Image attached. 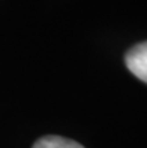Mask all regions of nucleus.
Listing matches in <instances>:
<instances>
[{
    "instance_id": "nucleus-1",
    "label": "nucleus",
    "mask_w": 147,
    "mask_h": 148,
    "mask_svg": "<svg viewBox=\"0 0 147 148\" xmlns=\"http://www.w3.org/2000/svg\"><path fill=\"white\" fill-rule=\"evenodd\" d=\"M125 63L134 76L147 84V40L137 43L131 49H128Z\"/></svg>"
},
{
    "instance_id": "nucleus-2",
    "label": "nucleus",
    "mask_w": 147,
    "mask_h": 148,
    "mask_svg": "<svg viewBox=\"0 0 147 148\" xmlns=\"http://www.w3.org/2000/svg\"><path fill=\"white\" fill-rule=\"evenodd\" d=\"M33 148H84L81 144L72 141L68 138H62L57 135H47L42 136L35 142Z\"/></svg>"
}]
</instances>
